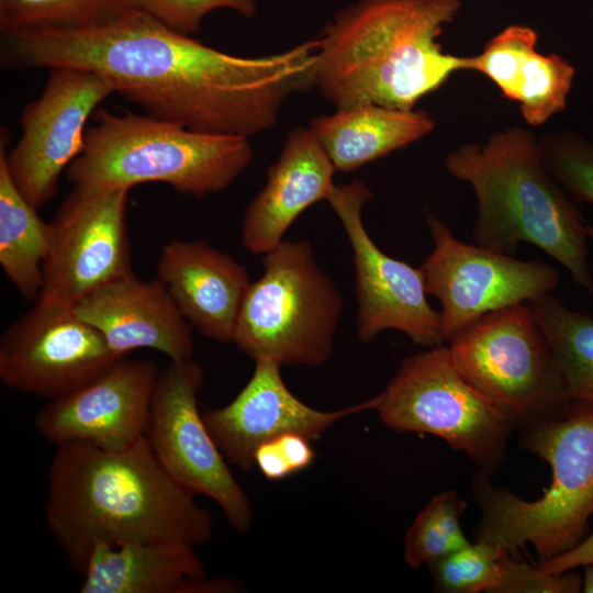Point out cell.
Returning <instances> with one entry per match:
<instances>
[{
    "label": "cell",
    "instance_id": "obj_1",
    "mask_svg": "<svg viewBox=\"0 0 593 593\" xmlns=\"http://www.w3.org/2000/svg\"><path fill=\"white\" fill-rule=\"evenodd\" d=\"M5 40L11 63L92 71L150 116L248 138L272 128L291 96L314 88L318 49L313 38L276 54L236 56L132 9L97 26Z\"/></svg>",
    "mask_w": 593,
    "mask_h": 593
},
{
    "label": "cell",
    "instance_id": "obj_2",
    "mask_svg": "<svg viewBox=\"0 0 593 593\" xmlns=\"http://www.w3.org/2000/svg\"><path fill=\"white\" fill-rule=\"evenodd\" d=\"M45 517L68 563L83 571L93 548L136 541L191 547L212 537V517L176 482L147 436L118 450L56 446L48 467Z\"/></svg>",
    "mask_w": 593,
    "mask_h": 593
},
{
    "label": "cell",
    "instance_id": "obj_3",
    "mask_svg": "<svg viewBox=\"0 0 593 593\" xmlns=\"http://www.w3.org/2000/svg\"><path fill=\"white\" fill-rule=\"evenodd\" d=\"M460 0H358L337 11L318 40L314 89L337 108L378 104L412 110L472 56L438 42Z\"/></svg>",
    "mask_w": 593,
    "mask_h": 593
},
{
    "label": "cell",
    "instance_id": "obj_4",
    "mask_svg": "<svg viewBox=\"0 0 593 593\" xmlns=\"http://www.w3.org/2000/svg\"><path fill=\"white\" fill-rule=\"evenodd\" d=\"M449 175L477 197L474 244L513 256L522 243L560 262L574 284L593 296L586 223L546 169L539 138L511 126L483 143H466L444 160Z\"/></svg>",
    "mask_w": 593,
    "mask_h": 593
},
{
    "label": "cell",
    "instance_id": "obj_5",
    "mask_svg": "<svg viewBox=\"0 0 593 593\" xmlns=\"http://www.w3.org/2000/svg\"><path fill=\"white\" fill-rule=\"evenodd\" d=\"M248 137L202 133L148 114L96 113L85 148L66 170L74 186L127 188L169 184L202 198L231 186L249 166Z\"/></svg>",
    "mask_w": 593,
    "mask_h": 593
},
{
    "label": "cell",
    "instance_id": "obj_6",
    "mask_svg": "<svg viewBox=\"0 0 593 593\" xmlns=\"http://www.w3.org/2000/svg\"><path fill=\"white\" fill-rule=\"evenodd\" d=\"M524 447L545 460L552 480L544 495L526 501L479 475L473 492L482 519L477 540L515 555L530 544L540 562L559 556L588 533L593 515V409L573 404L558 418L524 426Z\"/></svg>",
    "mask_w": 593,
    "mask_h": 593
},
{
    "label": "cell",
    "instance_id": "obj_7",
    "mask_svg": "<svg viewBox=\"0 0 593 593\" xmlns=\"http://www.w3.org/2000/svg\"><path fill=\"white\" fill-rule=\"evenodd\" d=\"M233 343L249 358L317 367L332 356L343 299L307 240H282L264 255Z\"/></svg>",
    "mask_w": 593,
    "mask_h": 593
},
{
    "label": "cell",
    "instance_id": "obj_8",
    "mask_svg": "<svg viewBox=\"0 0 593 593\" xmlns=\"http://www.w3.org/2000/svg\"><path fill=\"white\" fill-rule=\"evenodd\" d=\"M448 347L462 377L515 425L562 417L574 404L528 303L483 315Z\"/></svg>",
    "mask_w": 593,
    "mask_h": 593
},
{
    "label": "cell",
    "instance_id": "obj_9",
    "mask_svg": "<svg viewBox=\"0 0 593 593\" xmlns=\"http://www.w3.org/2000/svg\"><path fill=\"white\" fill-rule=\"evenodd\" d=\"M371 411L396 432L430 434L483 468L497 466L515 426L457 369L449 347H429L402 360Z\"/></svg>",
    "mask_w": 593,
    "mask_h": 593
},
{
    "label": "cell",
    "instance_id": "obj_10",
    "mask_svg": "<svg viewBox=\"0 0 593 593\" xmlns=\"http://www.w3.org/2000/svg\"><path fill=\"white\" fill-rule=\"evenodd\" d=\"M128 191L74 186L47 223L48 248L36 301L75 307L93 291L133 273Z\"/></svg>",
    "mask_w": 593,
    "mask_h": 593
},
{
    "label": "cell",
    "instance_id": "obj_11",
    "mask_svg": "<svg viewBox=\"0 0 593 593\" xmlns=\"http://www.w3.org/2000/svg\"><path fill=\"white\" fill-rule=\"evenodd\" d=\"M203 381L194 359L170 362L159 372L146 436L169 475L192 494L212 499L231 526L243 533L251 525L253 506L199 411Z\"/></svg>",
    "mask_w": 593,
    "mask_h": 593
},
{
    "label": "cell",
    "instance_id": "obj_12",
    "mask_svg": "<svg viewBox=\"0 0 593 593\" xmlns=\"http://www.w3.org/2000/svg\"><path fill=\"white\" fill-rule=\"evenodd\" d=\"M427 223L434 248L421 269L427 294L441 305L445 342L483 315L528 303L559 283L558 270L548 264L463 243L434 216Z\"/></svg>",
    "mask_w": 593,
    "mask_h": 593
},
{
    "label": "cell",
    "instance_id": "obj_13",
    "mask_svg": "<svg viewBox=\"0 0 593 593\" xmlns=\"http://www.w3.org/2000/svg\"><path fill=\"white\" fill-rule=\"evenodd\" d=\"M372 198L359 179L335 186L327 199L353 250L357 335L369 343L388 329L406 335L424 347L443 345L440 314L427 301L422 269L388 256L368 234L361 217Z\"/></svg>",
    "mask_w": 593,
    "mask_h": 593
},
{
    "label": "cell",
    "instance_id": "obj_14",
    "mask_svg": "<svg viewBox=\"0 0 593 593\" xmlns=\"http://www.w3.org/2000/svg\"><path fill=\"white\" fill-rule=\"evenodd\" d=\"M41 96L21 113V136L7 153L9 175L36 210L56 194L61 174L82 153L87 121L113 88L99 75L72 67L49 68Z\"/></svg>",
    "mask_w": 593,
    "mask_h": 593
},
{
    "label": "cell",
    "instance_id": "obj_15",
    "mask_svg": "<svg viewBox=\"0 0 593 593\" xmlns=\"http://www.w3.org/2000/svg\"><path fill=\"white\" fill-rule=\"evenodd\" d=\"M119 357L74 307L36 301L0 339V379L11 389L48 401L104 373Z\"/></svg>",
    "mask_w": 593,
    "mask_h": 593
},
{
    "label": "cell",
    "instance_id": "obj_16",
    "mask_svg": "<svg viewBox=\"0 0 593 593\" xmlns=\"http://www.w3.org/2000/svg\"><path fill=\"white\" fill-rule=\"evenodd\" d=\"M158 374L153 361L124 357L82 388L48 401L36 414V429L56 446L128 447L147 435Z\"/></svg>",
    "mask_w": 593,
    "mask_h": 593
},
{
    "label": "cell",
    "instance_id": "obj_17",
    "mask_svg": "<svg viewBox=\"0 0 593 593\" xmlns=\"http://www.w3.org/2000/svg\"><path fill=\"white\" fill-rule=\"evenodd\" d=\"M281 365L255 360L253 376L227 405L204 412L203 419L227 462L250 469L264 443L295 433L320 438L339 419L371 411V400L336 411H320L300 401L286 385Z\"/></svg>",
    "mask_w": 593,
    "mask_h": 593
},
{
    "label": "cell",
    "instance_id": "obj_18",
    "mask_svg": "<svg viewBox=\"0 0 593 593\" xmlns=\"http://www.w3.org/2000/svg\"><path fill=\"white\" fill-rule=\"evenodd\" d=\"M74 310L119 357L150 348L171 362L193 359L192 326L158 278L147 281L132 273L88 294Z\"/></svg>",
    "mask_w": 593,
    "mask_h": 593
},
{
    "label": "cell",
    "instance_id": "obj_19",
    "mask_svg": "<svg viewBox=\"0 0 593 593\" xmlns=\"http://www.w3.org/2000/svg\"><path fill=\"white\" fill-rule=\"evenodd\" d=\"M157 275L192 327L213 340L233 343L251 284L242 264L203 240L174 239L161 248Z\"/></svg>",
    "mask_w": 593,
    "mask_h": 593
},
{
    "label": "cell",
    "instance_id": "obj_20",
    "mask_svg": "<svg viewBox=\"0 0 593 593\" xmlns=\"http://www.w3.org/2000/svg\"><path fill=\"white\" fill-rule=\"evenodd\" d=\"M336 169L309 127L292 128L264 188L248 204L242 223L243 247L254 255L275 249L307 208L329 198Z\"/></svg>",
    "mask_w": 593,
    "mask_h": 593
},
{
    "label": "cell",
    "instance_id": "obj_21",
    "mask_svg": "<svg viewBox=\"0 0 593 593\" xmlns=\"http://www.w3.org/2000/svg\"><path fill=\"white\" fill-rule=\"evenodd\" d=\"M80 593H227L239 582L206 579L194 547L175 541H136L93 548Z\"/></svg>",
    "mask_w": 593,
    "mask_h": 593
},
{
    "label": "cell",
    "instance_id": "obj_22",
    "mask_svg": "<svg viewBox=\"0 0 593 593\" xmlns=\"http://www.w3.org/2000/svg\"><path fill=\"white\" fill-rule=\"evenodd\" d=\"M536 30L511 24L472 55L471 71L492 81L501 94L518 104L524 121L539 126L567 107L575 69L564 57L537 51Z\"/></svg>",
    "mask_w": 593,
    "mask_h": 593
},
{
    "label": "cell",
    "instance_id": "obj_23",
    "mask_svg": "<svg viewBox=\"0 0 593 593\" xmlns=\"http://www.w3.org/2000/svg\"><path fill=\"white\" fill-rule=\"evenodd\" d=\"M309 128L335 169L349 172L427 136L435 121L424 110L358 104L313 118Z\"/></svg>",
    "mask_w": 593,
    "mask_h": 593
},
{
    "label": "cell",
    "instance_id": "obj_24",
    "mask_svg": "<svg viewBox=\"0 0 593 593\" xmlns=\"http://www.w3.org/2000/svg\"><path fill=\"white\" fill-rule=\"evenodd\" d=\"M9 134L0 136V265L25 300H37L48 248V224L13 183L5 164Z\"/></svg>",
    "mask_w": 593,
    "mask_h": 593
},
{
    "label": "cell",
    "instance_id": "obj_25",
    "mask_svg": "<svg viewBox=\"0 0 593 593\" xmlns=\"http://www.w3.org/2000/svg\"><path fill=\"white\" fill-rule=\"evenodd\" d=\"M546 336L572 403L593 409V316L551 293L528 302Z\"/></svg>",
    "mask_w": 593,
    "mask_h": 593
},
{
    "label": "cell",
    "instance_id": "obj_26",
    "mask_svg": "<svg viewBox=\"0 0 593 593\" xmlns=\"http://www.w3.org/2000/svg\"><path fill=\"white\" fill-rule=\"evenodd\" d=\"M131 10L126 0H0L4 36L104 24Z\"/></svg>",
    "mask_w": 593,
    "mask_h": 593
},
{
    "label": "cell",
    "instance_id": "obj_27",
    "mask_svg": "<svg viewBox=\"0 0 593 593\" xmlns=\"http://www.w3.org/2000/svg\"><path fill=\"white\" fill-rule=\"evenodd\" d=\"M467 502L454 490L435 495L416 515L404 537V560L413 569L429 566L467 546L461 515Z\"/></svg>",
    "mask_w": 593,
    "mask_h": 593
},
{
    "label": "cell",
    "instance_id": "obj_28",
    "mask_svg": "<svg viewBox=\"0 0 593 593\" xmlns=\"http://www.w3.org/2000/svg\"><path fill=\"white\" fill-rule=\"evenodd\" d=\"M512 559L506 550L483 540L469 542L429 564L434 589L441 593H495Z\"/></svg>",
    "mask_w": 593,
    "mask_h": 593
},
{
    "label": "cell",
    "instance_id": "obj_29",
    "mask_svg": "<svg viewBox=\"0 0 593 593\" xmlns=\"http://www.w3.org/2000/svg\"><path fill=\"white\" fill-rule=\"evenodd\" d=\"M542 163L571 200L593 205V142L572 131L539 138Z\"/></svg>",
    "mask_w": 593,
    "mask_h": 593
},
{
    "label": "cell",
    "instance_id": "obj_30",
    "mask_svg": "<svg viewBox=\"0 0 593 593\" xmlns=\"http://www.w3.org/2000/svg\"><path fill=\"white\" fill-rule=\"evenodd\" d=\"M132 10L142 12L180 34L192 36L203 19L214 10H232L244 18L257 11L255 0H126Z\"/></svg>",
    "mask_w": 593,
    "mask_h": 593
},
{
    "label": "cell",
    "instance_id": "obj_31",
    "mask_svg": "<svg viewBox=\"0 0 593 593\" xmlns=\"http://www.w3.org/2000/svg\"><path fill=\"white\" fill-rule=\"evenodd\" d=\"M582 591L579 573L569 570L547 573L526 562L511 559L495 593H578Z\"/></svg>",
    "mask_w": 593,
    "mask_h": 593
},
{
    "label": "cell",
    "instance_id": "obj_32",
    "mask_svg": "<svg viewBox=\"0 0 593 593\" xmlns=\"http://www.w3.org/2000/svg\"><path fill=\"white\" fill-rule=\"evenodd\" d=\"M254 462L268 480H280L293 473L277 439L261 444L255 451Z\"/></svg>",
    "mask_w": 593,
    "mask_h": 593
},
{
    "label": "cell",
    "instance_id": "obj_33",
    "mask_svg": "<svg viewBox=\"0 0 593 593\" xmlns=\"http://www.w3.org/2000/svg\"><path fill=\"white\" fill-rule=\"evenodd\" d=\"M593 562V533L570 550L538 564L547 573H561Z\"/></svg>",
    "mask_w": 593,
    "mask_h": 593
},
{
    "label": "cell",
    "instance_id": "obj_34",
    "mask_svg": "<svg viewBox=\"0 0 593 593\" xmlns=\"http://www.w3.org/2000/svg\"><path fill=\"white\" fill-rule=\"evenodd\" d=\"M276 439L293 473L307 468L314 461L315 452L310 445V439L305 436L288 433Z\"/></svg>",
    "mask_w": 593,
    "mask_h": 593
},
{
    "label": "cell",
    "instance_id": "obj_35",
    "mask_svg": "<svg viewBox=\"0 0 593 593\" xmlns=\"http://www.w3.org/2000/svg\"><path fill=\"white\" fill-rule=\"evenodd\" d=\"M584 577L582 579V591L593 593V562L583 566Z\"/></svg>",
    "mask_w": 593,
    "mask_h": 593
},
{
    "label": "cell",
    "instance_id": "obj_36",
    "mask_svg": "<svg viewBox=\"0 0 593 593\" xmlns=\"http://www.w3.org/2000/svg\"><path fill=\"white\" fill-rule=\"evenodd\" d=\"M588 238L593 243V225L586 223Z\"/></svg>",
    "mask_w": 593,
    "mask_h": 593
}]
</instances>
